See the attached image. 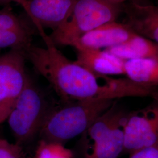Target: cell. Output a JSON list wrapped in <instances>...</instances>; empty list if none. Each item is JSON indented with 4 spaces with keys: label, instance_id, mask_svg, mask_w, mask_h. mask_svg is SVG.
Masks as SVG:
<instances>
[{
    "label": "cell",
    "instance_id": "1",
    "mask_svg": "<svg viewBox=\"0 0 158 158\" xmlns=\"http://www.w3.org/2000/svg\"><path fill=\"white\" fill-rule=\"evenodd\" d=\"M44 48L31 44L24 51L26 59L50 83L64 102L117 100L125 97H156V87L135 83L128 78L97 75L72 62L59 51L47 34Z\"/></svg>",
    "mask_w": 158,
    "mask_h": 158
},
{
    "label": "cell",
    "instance_id": "2",
    "mask_svg": "<svg viewBox=\"0 0 158 158\" xmlns=\"http://www.w3.org/2000/svg\"><path fill=\"white\" fill-rule=\"evenodd\" d=\"M117 100L75 102L52 108L40 131L42 140L64 145L83 134Z\"/></svg>",
    "mask_w": 158,
    "mask_h": 158
},
{
    "label": "cell",
    "instance_id": "3",
    "mask_svg": "<svg viewBox=\"0 0 158 158\" xmlns=\"http://www.w3.org/2000/svg\"><path fill=\"white\" fill-rule=\"evenodd\" d=\"M123 11V4L106 0H77L68 21L49 36L56 46H70L82 35L115 21Z\"/></svg>",
    "mask_w": 158,
    "mask_h": 158
},
{
    "label": "cell",
    "instance_id": "4",
    "mask_svg": "<svg viewBox=\"0 0 158 158\" xmlns=\"http://www.w3.org/2000/svg\"><path fill=\"white\" fill-rule=\"evenodd\" d=\"M52 110L45 96L28 76L6 119L16 143L21 145L40 133Z\"/></svg>",
    "mask_w": 158,
    "mask_h": 158
},
{
    "label": "cell",
    "instance_id": "5",
    "mask_svg": "<svg viewBox=\"0 0 158 158\" xmlns=\"http://www.w3.org/2000/svg\"><path fill=\"white\" fill-rule=\"evenodd\" d=\"M117 102L83 133L85 158H118L124 151V124L127 114Z\"/></svg>",
    "mask_w": 158,
    "mask_h": 158
},
{
    "label": "cell",
    "instance_id": "6",
    "mask_svg": "<svg viewBox=\"0 0 158 158\" xmlns=\"http://www.w3.org/2000/svg\"><path fill=\"white\" fill-rule=\"evenodd\" d=\"M24 51L11 49L0 55V124L7 119L28 77Z\"/></svg>",
    "mask_w": 158,
    "mask_h": 158
},
{
    "label": "cell",
    "instance_id": "7",
    "mask_svg": "<svg viewBox=\"0 0 158 158\" xmlns=\"http://www.w3.org/2000/svg\"><path fill=\"white\" fill-rule=\"evenodd\" d=\"M123 130V152L130 155L158 145V107L127 114Z\"/></svg>",
    "mask_w": 158,
    "mask_h": 158
},
{
    "label": "cell",
    "instance_id": "8",
    "mask_svg": "<svg viewBox=\"0 0 158 158\" xmlns=\"http://www.w3.org/2000/svg\"><path fill=\"white\" fill-rule=\"evenodd\" d=\"M77 0H29L28 16L42 38L44 28H59L70 18Z\"/></svg>",
    "mask_w": 158,
    "mask_h": 158
},
{
    "label": "cell",
    "instance_id": "9",
    "mask_svg": "<svg viewBox=\"0 0 158 158\" xmlns=\"http://www.w3.org/2000/svg\"><path fill=\"white\" fill-rule=\"evenodd\" d=\"M135 34L125 23L115 21L103 24L82 35L70 46L77 51L106 49L124 42Z\"/></svg>",
    "mask_w": 158,
    "mask_h": 158
},
{
    "label": "cell",
    "instance_id": "10",
    "mask_svg": "<svg viewBox=\"0 0 158 158\" xmlns=\"http://www.w3.org/2000/svg\"><path fill=\"white\" fill-rule=\"evenodd\" d=\"M123 11L126 15L125 24L134 34L158 43L157 6L129 2L126 4H123Z\"/></svg>",
    "mask_w": 158,
    "mask_h": 158
},
{
    "label": "cell",
    "instance_id": "11",
    "mask_svg": "<svg viewBox=\"0 0 158 158\" xmlns=\"http://www.w3.org/2000/svg\"><path fill=\"white\" fill-rule=\"evenodd\" d=\"M77 64L91 73L102 76L124 74L125 60L104 50L77 51Z\"/></svg>",
    "mask_w": 158,
    "mask_h": 158
},
{
    "label": "cell",
    "instance_id": "12",
    "mask_svg": "<svg viewBox=\"0 0 158 158\" xmlns=\"http://www.w3.org/2000/svg\"><path fill=\"white\" fill-rule=\"evenodd\" d=\"M105 51L125 61L141 58H158V43L136 34Z\"/></svg>",
    "mask_w": 158,
    "mask_h": 158
},
{
    "label": "cell",
    "instance_id": "13",
    "mask_svg": "<svg viewBox=\"0 0 158 158\" xmlns=\"http://www.w3.org/2000/svg\"><path fill=\"white\" fill-rule=\"evenodd\" d=\"M124 74L139 85L156 87L158 85V58H141L125 60Z\"/></svg>",
    "mask_w": 158,
    "mask_h": 158
},
{
    "label": "cell",
    "instance_id": "14",
    "mask_svg": "<svg viewBox=\"0 0 158 158\" xmlns=\"http://www.w3.org/2000/svg\"><path fill=\"white\" fill-rule=\"evenodd\" d=\"M32 32H14L0 29V49L25 50L31 44Z\"/></svg>",
    "mask_w": 158,
    "mask_h": 158
},
{
    "label": "cell",
    "instance_id": "15",
    "mask_svg": "<svg viewBox=\"0 0 158 158\" xmlns=\"http://www.w3.org/2000/svg\"><path fill=\"white\" fill-rule=\"evenodd\" d=\"M34 158H74L72 150L62 143L41 140Z\"/></svg>",
    "mask_w": 158,
    "mask_h": 158
},
{
    "label": "cell",
    "instance_id": "16",
    "mask_svg": "<svg viewBox=\"0 0 158 158\" xmlns=\"http://www.w3.org/2000/svg\"><path fill=\"white\" fill-rule=\"evenodd\" d=\"M0 29L14 32L31 31L9 7H6L0 11Z\"/></svg>",
    "mask_w": 158,
    "mask_h": 158
},
{
    "label": "cell",
    "instance_id": "17",
    "mask_svg": "<svg viewBox=\"0 0 158 158\" xmlns=\"http://www.w3.org/2000/svg\"><path fill=\"white\" fill-rule=\"evenodd\" d=\"M0 158H25V156L21 145L0 139Z\"/></svg>",
    "mask_w": 158,
    "mask_h": 158
},
{
    "label": "cell",
    "instance_id": "18",
    "mask_svg": "<svg viewBox=\"0 0 158 158\" xmlns=\"http://www.w3.org/2000/svg\"><path fill=\"white\" fill-rule=\"evenodd\" d=\"M130 158H158V145L134 153Z\"/></svg>",
    "mask_w": 158,
    "mask_h": 158
},
{
    "label": "cell",
    "instance_id": "19",
    "mask_svg": "<svg viewBox=\"0 0 158 158\" xmlns=\"http://www.w3.org/2000/svg\"><path fill=\"white\" fill-rule=\"evenodd\" d=\"M10 2H15L18 5L21 6L26 14L28 15L29 0H0L1 4H8Z\"/></svg>",
    "mask_w": 158,
    "mask_h": 158
},
{
    "label": "cell",
    "instance_id": "20",
    "mask_svg": "<svg viewBox=\"0 0 158 158\" xmlns=\"http://www.w3.org/2000/svg\"><path fill=\"white\" fill-rule=\"evenodd\" d=\"M108 2H111L113 3L123 4L126 2H139L140 0H106Z\"/></svg>",
    "mask_w": 158,
    "mask_h": 158
}]
</instances>
